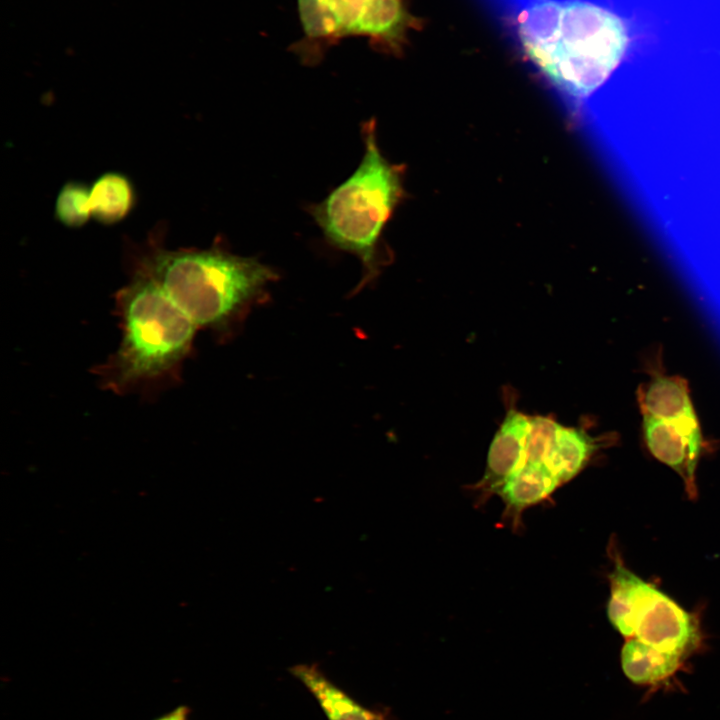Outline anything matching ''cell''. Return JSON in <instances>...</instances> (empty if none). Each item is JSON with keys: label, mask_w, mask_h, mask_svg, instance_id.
Here are the masks:
<instances>
[{"label": "cell", "mask_w": 720, "mask_h": 720, "mask_svg": "<svg viewBox=\"0 0 720 720\" xmlns=\"http://www.w3.org/2000/svg\"><path fill=\"white\" fill-rule=\"evenodd\" d=\"M560 482L543 464L525 463L495 491L507 509L519 513L549 497Z\"/></svg>", "instance_id": "cell-10"}, {"label": "cell", "mask_w": 720, "mask_h": 720, "mask_svg": "<svg viewBox=\"0 0 720 720\" xmlns=\"http://www.w3.org/2000/svg\"><path fill=\"white\" fill-rule=\"evenodd\" d=\"M131 269L151 277L199 330L222 339L277 278L256 258L236 255L218 243L208 249L152 246L135 257Z\"/></svg>", "instance_id": "cell-3"}, {"label": "cell", "mask_w": 720, "mask_h": 720, "mask_svg": "<svg viewBox=\"0 0 720 720\" xmlns=\"http://www.w3.org/2000/svg\"><path fill=\"white\" fill-rule=\"evenodd\" d=\"M682 657L631 637L621 650V666L632 682L651 684L672 675L680 666Z\"/></svg>", "instance_id": "cell-11"}, {"label": "cell", "mask_w": 720, "mask_h": 720, "mask_svg": "<svg viewBox=\"0 0 720 720\" xmlns=\"http://www.w3.org/2000/svg\"><path fill=\"white\" fill-rule=\"evenodd\" d=\"M304 38L295 45L302 62L317 64L325 50L347 36H362L378 50L401 49L412 17L404 0H297Z\"/></svg>", "instance_id": "cell-5"}, {"label": "cell", "mask_w": 720, "mask_h": 720, "mask_svg": "<svg viewBox=\"0 0 720 720\" xmlns=\"http://www.w3.org/2000/svg\"><path fill=\"white\" fill-rule=\"evenodd\" d=\"M610 598L607 615L613 627L624 637H633L631 614L636 594L643 580L622 564H616L609 575Z\"/></svg>", "instance_id": "cell-14"}, {"label": "cell", "mask_w": 720, "mask_h": 720, "mask_svg": "<svg viewBox=\"0 0 720 720\" xmlns=\"http://www.w3.org/2000/svg\"><path fill=\"white\" fill-rule=\"evenodd\" d=\"M135 193L129 179L116 172L98 177L90 187L92 217L103 224L123 220L132 210Z\"/></svg>", "instance_id": "cell-13"}, {"label": "cell", "mask_w": 720, "mask_h": 720, "mask_svg": "<svg viewBox=\"0 0 720 720\" xmlns=\"http://www.w3.org/2000/svg\"><path fill=\"white\" fill-rule=\"evenodd\" d=\"M631 624L633 637L681 656L694 648L698 640L695 618L644 580L634 601Z\"/></svg>", "instance_id": "cell-7"}, {"label": "cell", "mask_w": 720, "mask_h": 720, "mask_svg": "<svg viewBox=\"0 0 720 720\" xmlns=\"http://www.w3.org/2000/svg\"><path fill=\"white\" fill-rule=\"evenodd\" d=\"M130 272L114 294L118 347L90 371L104 391L153 401L182 383L199 329L151 277Z\"/></svg>", "instance_id": "cell-1"}, {"label": "cell", "mask_w": 720, "mask_h": 720, "mask_svg": "<svg viewBox=\"0 0 720 720\" xmlns=\"http://www.w3.org/2000/svg\"><path fill=\"white\" fill-rule=\"evenodd\" d=\"M560 425L550 417H529L526 463L546 465Z\"/></svg>", "instance_id": "cell-16"}, {"label": "cell", "mask_w": 720, "mask_h": 720, "mask_svg": "<svg viewBox=\"0 0 720 720\" xmlns=\"http://www.w3.org/2000/svg\"><path fill=\"white\" fill-rule=\"evenodd\" d=\"M364 155L355 172L307 210L333 247L359 258L363 282L379 271L384 228L403 195L402 168L381 153L376 120L362 124Z\"/></svg>", "instance_id": "cell-4"}, {"label": "cell", "mask_w": 720, "mask_h": 720, "mask_svg": "<svg viewBox=\"0 0 720 720\" xmlns=\"http://www.w3.org/2000/svg\"><path fill=\"white\" fill-rule=\"evenodd\" d=\"M529 417L510 410L490 444L487 466L481 485L495 491L526 463Z\"/></svg>", "instance_id": "cell-8"}, {"label": "cell", "mask_w": 720, "mask_h": 720, "mask_svg": "<svg viewBox=\"0 0 720 720\" xmlns=\"http://www.w3.org/2000/svg\"><path fill=\"white\" fill-rule=\"evenodd\" d=\"M517 32L529 59L574 99L606 81L630 42L622 18L582 0H536L519 14Z\"/></svg>", "instance_id": "cell-2"}, {"label": "cell", "mask_w": 720, "mask_h": 720, "mask_svg": "<svg viewBox=\"0 0 720 720\" xmlns=\"http://www.w3.org/2000/svg\"><path fill=\"white\" fill-rule=\"evenodd\" d=\"M313 695L328 720H386L384 713L371 710L333 683L316 664H298L289 669Z\"/></svg>", "instance_id": "cell-9"}, {"label": "cell", "mask_w": 720, "mask_h": 720, "mask_svg": "<svg viewBox=\"0 0 720 720\" xmlns=\"http://www.w3.org/2000/svg\"><path fill=\"white\" fill-rule=\"evenodd\" d=\"M597 442L582 429L560 425L546 466L562 485L584 468L598 449Z\"/></svg>", "instance_id": "cell-12"}, {"label": "cell", "mask_w": 720, "mask_h": 720, "mask_svg": "<svg viewBox=\"0 0 720 720\" xmlns=\"http://www.w3.org/2000/svg\"><path fill=\"white\" fill-rule=\"evenodd\" d=\"M189 715L190 708L186 705H180L154 720H189Z\"/></svg>", "instance_id": "cell-17"}, {"label": "cell", "mask_w": 720, "mask_h": 720, "mask_svg": "<svg viewBox=\"0 0 720 720\" xmlns=\"http://www.w3.org/2000/svg\"><path fill=\"white\" fill-rule=\"evenodd\" d=\"M643 438L650 453L682 478L696 496L695 473L704 439L692 404L642 416Z\"/></svg>", "instance_id": "cell-6"}, {"label": "cell", "mask_w": 720, "mask_h": 720, "mask_svg": "<svg viewBox=\"0 0 720 720\" xmlns=\"http://www.w3.org/2000/svg\"><path fill=\"white\" fill-rule=\"evenodd\" d=\"M55 215L65 226L78 228L91 217L90 187L79 182H68L59 191Z\"/></svg>", "instance_id": "cell-15"}]
</instances>
